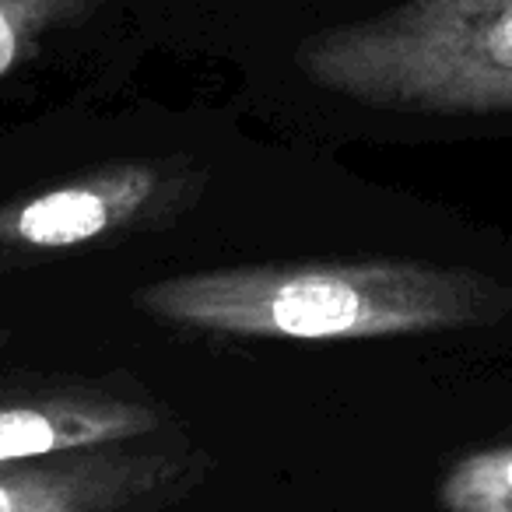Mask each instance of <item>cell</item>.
Listing matches in <instances>:
<instances>
[{"mask_svg":"<svg viewBox=\"0 0 512 512\" xmlns=\"http://www.w3.org/2000/svg\"><path fill=\"white\" fill-rule=\"evenodd\" d=\"M172 327L260 341H369L491 323L512 306L498 281L411 260L225 267L179 274L134 295Z\"/></svg>","mask_w":512,"mask_h":512,"instance_id":"6da1fadb","label":"cell"},{"mask_svg":"<svg viewBox=\"0 0 512 512\" xmlns=\"http://www.w3.org/2000/svg\"><path fill=\"white\" fill-rule=\"evenodd\" d=\"M299 67L344 99L414 113L512 109V0H407L306 39Z\"/></svg>","mask_w":512,"mask_h":512,"instance_id":"7a4b0ae2","label":"cell"},{"mask_svg":"<svg viewBox=\"0 0 512 512\" xmlns=\"http://www.w3.org/2000/svg\"><path fill=\"white\" fill-rule=\"evenodd\" d=\"M197 474L172 449L99 446L0 467V512H137L169 498Z\"/></svg>","mask_w":512,"mask_h":512,"instance_id":"3957f363","label":"cell"},{"mask_svg":"<svg viewBox=\"0 0 512 512\" xmlns=\"http://www.w3.org/2000/svg\"><path fill=\"white\" fill-rule=\"evenodd\" d=\"M179 172L165 165H116L0 207V246L60 253L137 225L176 200Z\"/></svg>","mask_w":512,"mask_h":512,"instance_id":"277c9868","label":"cell"},{"mask_svg":"<svg viewBox=\"0 0 512 512\" xmlns=\"http://www.w3.org/2000/svg\"><path fill=\"white\" fill-rule=\"evenodd\" d=\"M155 428L158 414L151 407L109 393L0 400V467L120 446L144 439Z\"/></svg>","mask_w":512,"mask_h":512,"instance_id":"5b68a950","label":"cell"},{"mask_svg":"<svg viewBox=\"0 0 512 512\" xmlns=\"http://www.w3.org/2000/svg\"><path fill=\"white\" fill-rule=\"evenodd\" d=\"M446 512H512V442L453 463L439 484Z\"/></svg>","mask_w":512,"mask_h":512,"instance_id":"8992f818","label":"cell"},{"mask_svg":"<svg viewBox=\"0 0 512 512\" xmlns=\"http://www.w3.org/2000/svg\"><path fill=\"white\" fill-rule=\"evenodd\" d=\"M102 0H0V81L32 57L39 39L88 18Z\"/></svg>","mask_w":512,"mask_h":512,"instance_id":"52a82bcc","label":"cell"}]
</instances>
